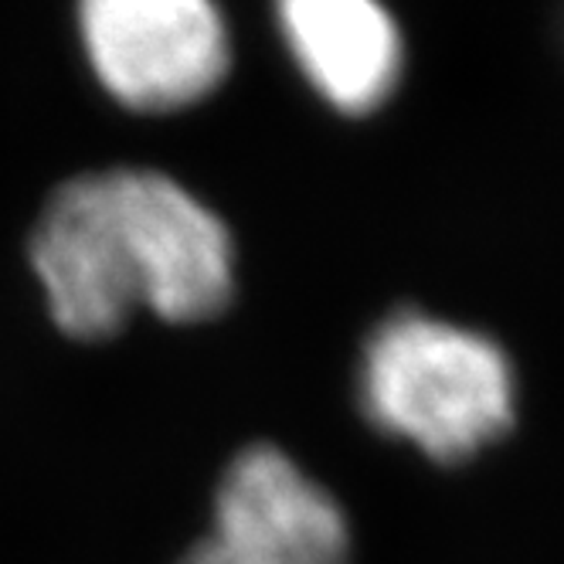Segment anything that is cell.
Wrapping results in <instances>:
<instances>
[{"label":"cell","instance_id":"cell-2","mask_svg":"<svg viewBox=\"0 0 564 564\" xmlns=\"http://www.w3.org/2000/svg\"><path fill=\"white\" fill-rule=\"evenodd\" d=\"M357 398L378 432L453 466L510 432L517 375L494 337L422 310H398L365 344Z\"/></svg>","mask_w":564,"mask_h":564},{"label":"cell","instance_id":"cell-4","mask_svg":"<svg viewBox=\"0 0 564 564\" xmlns=\"http://www.w3.org/2000/svg\"><path fill=\"white\" fill-rule=\"evenodd\" d=\"M350 523L330 490L282 449H241L215 494V523L177 564H347Z\"/></svg>","mask_w":564,"mask_h":564},{"label":"cell","instance_id":"cell-3","mask_svg":"<svg viewBox=\"0 0 564 564\" xmlns=\"http://www.w3.org/2000/svg\"><path fill=\"white\" fill-rule=\"evenodd\" d=\"M78 31L102 89L137 112L187 109L231 68L215 0H78Z\"/></svg>","mask_w":564,"mask_h":564},{"label":"cell","instance_id":"cell-1","mask_svg":"<svg viewBox=\"0 0 564 564\" xmlns=\"http://www.w3.org/2000/svg\"><path fill=\"white\" fill-rule=\"evenodd\" d=\"M31 269L55 327L106 340L137 310L205 324L235 296L228 225L181 181L112 167L65 181L31 231Z\"/></svg>","mask_w":564,"mask_h":564},{"label":"cell","instance_id":"cell-5","mask_svg":"<svg viewBox=\"0 0 564 564\" xmlns=\"http://www.w3.org/2000/svg\"><path fill=\"white\" fill-rule=\"evenodd\" d=\"M275 21L306 83L337 112L368 116L398 89L405 42L381 0H275Z\"/></svg>","mask_w":564,"mask_h":564}]
</instances>
